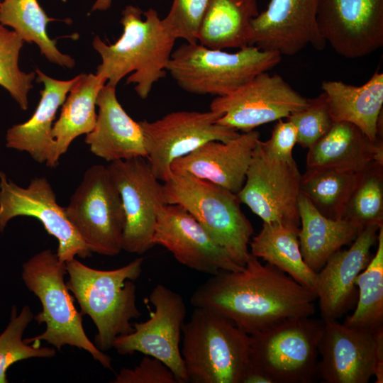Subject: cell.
Returning a JSON list of instances; mask_svg holds the SVG:
<instances>
[{
  "instance_id": "31",
  "label": "cell",
  "mask_w": 383,
  "mask_h": 383,
  "mask_svg": "<svg viewBox=\"0 0 383 383\" xmlns=\"http://www.w3.org/2000/svg\"><path fill=\"white\" fill-rule=\"evenodd\" d=\"M362 172L340 168H306L301 177L300 192L323 216L343 218Z\"/></svg>"
},
{
  "instance_id": "1",
  "label": "cell",
  "mask_w": 383,
  "mask_h": 383,
  "mask_svg": "<svg viewBox=\"0 0 383 383\" xmlns=\"http://www.w3.org/2000/svg\"><path fill=\"white\" fill-rule=\"evenodd\" d=\"M316 300L314 291L250 252L242 270L211 275L190 297L194 308L210 310L250 335L312 316Z\"/></svg>"
},
{
  "instance_id": "13",
  "label": "cell",
  "mask_w": 383,
  "mask_h": 383,
  "mask_svg": "<svg viewBox=\"0 0 383 383\" xmlns=\"http://www.w3.org/2000/svg\"><path fill=\"white\" fill-rule=\"evenodd\" d=\"M260 140L237 196L240 203L248 206L263 223L299 228L298 199L301 174L296 161H282L268 156Z\"/></svg>"
},
{
  "instance_id": "27",
  "label": "cell",
  "mask_w": 383,
  "mask_h": 383,
  "mask_svg": "<svg viewBox=\"0 0 383 383\" xmlns=\"http://www.w3.org/2000/svg\"><path fill=\"white\" fill-rule=\"evenodd\" d=\"M258 13L257 0H209L197 43L216 50L250 46L251 21Z\"/></svg>"
},
{
  "instance_id": "16",
  "label": "cell",
  "mask_w": 383,
  "mask_h": 383,
  "mask_svg": "<svg viewBox=\"0 0 383 383\" xmlns=\"http://www.w3.org/2000/svg\"><path fill=\"white\" fill-rule=\"evenodd\" d=\"M16 216L33 217L43 224L47 233L57 240L56 253L60 261L91 256L92 252L70 222L65 207L57 204L45 177H35L23 188L0 172V232Z\"/></svg>"
},
{
  "instance_id": "26",
  "label": "cell",
  "mask_w": 383,
  "mask_h": 383,
  "mask_svg": "<svg viewBox=\"0 0 383 383\" xmlns=\"http://www.w3.org/2000/svg\"><path fill=\"white\" fill-rule=\"evenodd\" d=\"M298 209L300 250L304 262L316 273L332 255L353 243L363 228L343 218L332 219L323 216L301 192Z\"/></svg>"
},
{
  "instance_id": "39",
  "label": "cell",
  "mask_w": 383,
  "mask_h": 383,
  "mask_svg": "<svg viewBox=\"0 0 383 383\" xmlns=\"http://www.w3.org/2000/svg\"><path fill=\"white\" fill-rule=\"evenodd\" d=\"M297 131L294 124L282 119L274 126L271 137L267 141L260 140L264 152L270 157L282 161H292L293 148L296 143Z\"/></svg>"
},
{
  "instance_id": "6",
  "label": "cell",
  "mask_w": 383,
  "mask_h": 383,
  "mask_svg": "<svg viewBox=\"0 0 383 383\" xmlns=\"http://www.w3.org/2000/svg\"><path fill=\"white\" fill-rule=\"evenodd\" d=\"M162 187L167 204L182 206L235 262L245 265L254 229L236 194L187 173L172 172Z\"/></svg>"
},
{
  "instance_id": "15",
  "label": "cell",
  "mask_w": 383,
  "mask_h": 383,
  "mask_svg": "<svg viewBox=\"0 0 383 383\" xmlns=\"http://www.w3.org/2000/svg\"><path fill=\"white\" fill-rule=\"evenodd\" d=\"M308 100L280 75L264 72L233 92L215 97L210 110L221 115L217 123L246 132L287 118L306 108Z\"/></svg>"
},
{
  "instance_id": "5",
  "label": "cell",
  "mask_w": 383,
  "mask_h": 383,
  "mask_svg": "<svg viewBox=\"0 0 383 383\" xmlns=\"http://www.w3.org/2000/svg\"><path fill=\"white\" fill-rule=\"evenodd\" d=\"M66 274V263L50 249L39 252L23 264L24 284L42 305V311L33 319L46 325L43 333L24 340L27 343L45 340L60 351L64 345L76 347L88 352L104 367L112 370L111 357L100 350L84 331L82 314L75 308L65 282Z\"/></svg>"
},
{
  "instance_id": "17",
  "label": "cell",
  "mask_w": 383,
  "mask_h": 383,
  "mask_svg": "<svg viewBox=\"0 0 383 383\" xmlns=\"http://www.w3.org/2000/svg\"><path fill=\"white\" fill-rule=\"evenodd\" d=\"M316 21L326 42L345 57L383 45V0H319Z\"/></svg>"
},
{
  "instance_id": "38",
  "label": "cell",
  "mask_w": 383,
  "mask_h": 383,
  "mask_svg": "<svg viewBox=\"0 0 383 383\" xmlns=\"http://www.w3.org/2000/svg\"><path fill=\"white\" fill-rule=\"evenodd\" d=\"M113 383H178L171 370L160 360L145 355L133 368H122Z\"/></svg>"
},
{
  "instance_id": "22",
  "label": "cell",
  "mask_w": 383,
  "mask_h": 383,
  "mask_svg": "<svg viewBox=\"0 0 383 383\" xmlns=\"http://www.w3.org/2000/svg\"><path fill=\"white\" fill-rule=\"evenodd\" d=\"M96 124L84 141L90 151L107 162L147 157L140 122L134 121L119 103L116 88L105 84L99 93Z\"/></svg>"
},
{
  "instance_id": "25",
  "label": "cell",
  "mask_w": 383,
  "mask_h": 383,
  "mask_svg": "<svg viewBox=\"0 0 383 383\" xmlns=\"http://www.w3.org/2000/svg\"><path fill=\"white\" fill-rule=\"evenodd\" d=\"M383 162L382 140L372 142L355 126L334 122L329 131L309 148L306 168H340L362 172Z\"/></svg>"
},
{
  "instance_id": "24",
  "label": "cell",
  "mask_w": 383,
  "mask_h": 383,
  "mask_svg": "<svg viewBox=\"0 0 383 383\" xmlns=\"http://www.w3.org/2000/svg\"><path fill=\"white\" fill-rule=\"evenodd\" d=\"M329 111L334 122H348L357 127L372 142L379 140L383 104V74L376 72L363 85L342 81H323Z\"/></svg>"
},
{
  "instance_id": "34",
  "label": "cell",
  "mask_w": 383,
  "mask_h": 383,
  "mask_svg": "<svg viewBox=\"0 0 383 383\" xmlns=\"http://www.w3.org/2000/svg\"><path fill=\"white\" fill-rule=\"evenodd\" d=\"M34 316L29 306L26 305L17 315V309L12 306L10 322L0 335V383H7L6 371L9 367L21 360L29 358H52L55 350L40 347V343H27L23 333Z\"/></svg>"
},
{
  "instance_id": "4",
  "label": "cell",
  "mask_w": 383,
  "mask_h": 383,
  "mask_svg": "<svg viewBox=\"0 0 383 383\" xmlns=\"http://www.w3.org/2000/svg\"><path fill=\"white\" fill-rule=\"evenodd\" d=\"M182 335L188 382H243L250 370V335L216 313L194 307Z\"/></svg>"
},
{
  "instance_id": "18",
  "label": "cell",
  "mask_w": 383,
  "mask_h": 383,
  "mask_svg": "<svg viewBox=\"0 0 383 383\" xmlns=\"http://www.w3.org/2000/svg\"><path fill=\"white\" fill-rule=\"evenodd\" d=\"M152 243L167 249L182 265L210 275L244 267L235 262L200 223L177 204H167L159 211Z\"/></svg>"
},
{
  "instance_id": "21",
  "label": "cell",
  "mask_w": 383,
  "mask_h": 383,
  "mask_svg": "<svg viewBox=\"0 0 383 383\" xmlns=\"http://www.w3.org/2000/svg\"><path fill=\"white\" fill-rule=\"evenodd\" d=\"M259 131L252 130L227 142L210 140L176 159L172 172L187 173L238 194L245 181Z\"/></svg>"
},
{
  "instance_id": "41",
  "label": "cell",
  "mask_w": 383,
  "mask_h": 383,
  "mask_svg": "<svg viewBox=\"0 0 383 383\" xmlns=\"http://www.w3.org/2000/svg\"><path fill=\"white\" fill-rule=\"evenodd\" d=\"M112 0H96L91 11H106L111 5Z\"/></svg>"
},
{
  "instance_id": "11",
  "label": "cell",
  "mask_w": 383,
  "mask_h": 383,
  "mask_svg": "<svg viewBox=\"0 0 383 383\" xmlns=\"http://www.w3.org/2000/svg\"><path fill=\"white\" fill-rule=\"evenodd\" d=\"M106 167L123 206V250L142 255L154 246L158 212L167 204L162 184L144 157L116 160Z\"/></svg>"
},
{
  "instance_id": "35",
  "label": "cell",
  "mask_w": 383,
  "mask_h": 383,
  "mask_svg": "<svg viewBox=\"0 0 383 383\" xmlns=\"http://www.w3.org/2000/svg\"><path fill=\"white\" fill-rule=\"evenodd\" d=\"M23 40L13 30L0 24V86L4 88L20 108L28 109V95L33 87L35 72H25L18 65Z\"/></svg>"
},
{
  "instance_id": "23",
  "label": "cell",
  "mask_w": 383,
  "mask_h": 383,
  "mask_svg": "<svg viewBox=\"0 0 383 383\" xmlns=\"http://www.w3.org/2000/svg\"><path fill=\"white\" fill-rule=\"evenodd\" d=\"M35 72L36 82L43 85L38 105L28 121L8 129L6 145L27 152L38 163H45L52 168L58 165L55 160V142L51 136L53 121L77 76L70 80H59L38 68Z\"/></svg>"
},
{
  "instance_id": "9",
  "label": "cell",
  "mask_w": 383,
  "mask_h": 383,
  "mask_svg": "<svg viewBox=\"0 0 383 383\" xmlns=\"http://www.w3.org/2000/svg\"><path fill=\"white\" fill-rule=\"evenodd\" d=\"M70 222L91 252L115 256L121 250L125 214L107 167H89L65 207Z\"/></svg>"
},
{
  "instance_id": "14",
  "label": "cell",
  "mask_w": 383,
  "mask_h": 383,
  "mask_svg": "<svg viewBox=\"0 0 383 383\" xmlns=\"http://www.w3.org/2000/svg\"><path fill=\"white\" fill-rule=\"evenodd\" d=\"M318 376L326 383L383 382V331L377 333L323 320Z\"/></svg>"
},
{
  "instance_id": "3",
  "label": "cell",
  "mask_w": 383,
  "mask_h": 383,
  "mask_svg": "<svg viewBox=\"0 0 383 383\" xmlns=\"http://www.w3.org/2000/svg\"><path fill=\"white\" fill-rule=\"evenodd\" d=\"M65 263L67 287L82 314L88 315L96 327L95 345L103 352L113 348L117 337L133 332L131 320L141 316L133 282L142 273L143 258L111 270L91 268L75 258Z\"/></svg>"
},
{
  "instance_id": "20",
  "label": "cell",
  "mask_w": 383,
  "mask_h": 383,
  "mask_svg": "<svg viewBox=\"0 0 383 383\" xmlns=\"http://www.w3.org/2000/svg\"><path fill=\"white\" fill-rule=\"evenodd\" d=\"M382 226L364 227L349 249L335 252L317 272L314 292L323 320H337L355 303L357 278L372 257L370 250Z\"/></svg>"
},
{
  "instance_id": "32",
  "label": "cell",
  "mask_w": 383,
  "mask_h": 383,
  "mask_svg": "<svg viewBox=\"0 0 383 383\" xmlns=\"http://www.w3.org/2000/svg\"><path fill=\"white\" fill-rule=\"evenodd\" d=\"M377 243L374 255L356 280V308L343 323L371 333L383 331V226L379 228Z\"/></svg>"
},
{
  "instance_id": "28",
  "label": "cell",
  "mask_w": 383,
  "mask_h": 383,
  "mask_svg": "<svg viewBox=\"0 0 383 383\" xmlns=\"http://www.w3.org/2000/svg\"><path fill=\"white\" fill-rule=\"evenodd\" d=\"M106 83V80L96 74L77 75L51 131L57 163L76 138L93 130L97 118L95 109L97 97Z\"/></svg>"
},
{
  "instance_id": "19",
  "label": "cell",
  "mask_w": 383,
  "mask_h": 383,
  "mask_svg": "<svg viewBox=\"0 0 383 383\" xmlns=\"http://www.w3.org/2000/svg\"><path fill=\"white\" fill-rule=\"evenodd\" d=\"M319 0H270L251 21L250 46L292 56L311 45L318 50L326 42L316 21Z\"/></svg>"
},
{
  "instance_id": "33",
  "label": "cell",
  "mask_w": 383,
  "mask_h": 383,
  "mask_svg": "<svg viewBox=\"0 0 383 383\" xmlns=\"http://www.w3.org/2000/svg\"><path fill=\"white\" fill-rule=\"evenodd\" d=\"M343 218L362 228L383 225V162H375L362 171Z\"/></svg>"
},
{
  "instance_id": "12",
  "label": "cell",
  "mask_w": 383,
  "mask_h": 383,
  "mask_svg": "<svg viewBox=\"0 0 383 383\" xmlns=\"http://www.w3.org/2000/svg\"><path fill=\"white\" fill-rule=\"evenodd\" d=\"M149 318L134 323L131 333L117 337L113 348L121 355L141 353L167 365L178 383H187L188 377L181 355L180 341L187 315L182 296L167 287L157 284L149 294Z\"/></svg>"
},
{
  "instance_id": "30",
  "label": "cell",
  "mask_w": 383,
  "mask_h": 383,
  "mask_svg": "<svg viewBox=\"0 0 383 383\" xmlns=\"http://www.w3.org/2000/svg\"><path fill=\"white\" fill-rule=\"evenodd\" d=\"M47 16L38 0H1L0 24L9 26L28 43H35L40 53L50 62L62 67L72 68L74 58L61 52L56 46V39L47 33V25L55 21Z\"/></svg>"
},
{
  "instance_id": "10",
  "label": "cell",
  "mask_w": 383,
  "mask_h": 383,
  "mask_svg": "<svg viewBox=\"0 0 383 383\" xmlns=\"http://www.w3.org/2000/svg\"><path fill=\"white\" fill-rule=\"evenodd\" d=\"M221 116L213 111H173L153 121L143 120L142 127L147 159L155 176L165 182L174 160L188 155L210 140L227 142L237 138V130L216 123Z\"/></svg>"
},
{
  "instance_id": "29",
  "label": "cell",
  "mask_w": 383,
  "mask_h": 383,
  "mask_svg": "<svg viewBox=\"0 0 383 383\" xmlns=\"http://www.w3.org/2000/svg\"><path fill=\"white\" fill-rule=\"evenodd\" d=\"M299 231V228L277 223H263L260 232L249 243L250 252L314 291L317 273L303 259Z\"/></svg>"
},
{
  "instance_id": "36",
  "label": "cell",
  "mask_w": 383,
  "mask_h": 383,
  "mask_svg": "<svg viewBox=\"0 0 383 383\" xmlns=\"http://www.w3.org/2000/svg\"><path fill=\"white\" fill-rule=\"evenodd\" d=\"M287 120L296 128V143L308 149L321 138L334 123L324 92L309 99L306 108L292 113Z\"/></svg>"
},
{
  "instance_id": "40",
  "label": "cell",
  "mask_w": 383,
  "mask_h": 383,
  "mask_svg": "<svg viewBox=\"0 0 383 383\" xmlns=\"http://www.w3.org/2000/svg\"><path fill=\"white\" fill-rule=\"evenodd\" d=\"M242 383H272L263 374L250 370L243 378Z\"/></svg>"
},
{
  "instance_id": "37",
  "label": "cell",
  "mask_w": 383,
  "mask_h": 383,
  "mask_svg": "<svg viewBox=\"0 0 383 383\" xmlns=\"http://www.w3.org/2000/svg\"><path fill=\"white\" fill-rule=\"evenodd\" d=\"M209 0H173L171 9L162 19L165 30L176 40L197 43L199 29Z\"/></svg>"
},
{
  "instance_id": "8",
  "label": "cell",
  "mask_w": 383,
  "mask_h": 383,
  "mask_svg": "<svg viewBox=\"0 0 383 383\" xmlns=\"http://www.w3.org/2000/svg\"><path fill=\"white\" fill-rule=\"evenodd\" d=\"M323 320L287 321L250 335V370L272 383H311L318 376V344Z\"/></svg>"
},
{
  "instance_id": "2",
  "label": "cell",
  "mask_w": 383,
  "mask_h": 383,
  "mask_svg": "<svg viewBox=\"0 0 383 383\" xmlns=\"http://www.w3.org/2000/svg\"><path fill=\"white\" fill-rule=\"evenodd\" d=\"M123 33L113 44L95 36L92 45L101 58L96 74L115 87L122 78L132 73L127 84L135 85L142 99L149 96L154 84L164 78L176 39L164 28L152 8L143 12L128 5L122 11Z\"/></svg>"
},
{
  "instance_id": "7",
  "label": "cell",
  "mask_w": 383,
  "mask_h": 383,
  "mask_svg": "<svg viewBox=\"0 0 383 383\" xmlns=\"http://www.w3.org/2000/svg\"><path fill=\"white\" fill-rule=\"evenodd\" d=\"M281 57L254 45L228 52L185 43L173 50L167 72L189 93L223 96L277 65Z\"/></svg>"
},
{
  "instance_id": "42",
  "label": "cell",
  "mask_w": 383,
  "mask_h": 383,
  "mask_svg": "<svg viewBox=\"0 0 383 383\" xmlns=\"http://www.w3.org/2000/svg\"><path fill=\"white\" fill-rule=\"evenodd\" d=\"M1 1V0H0V1Z\"/></svg>"
}]
</instances>
